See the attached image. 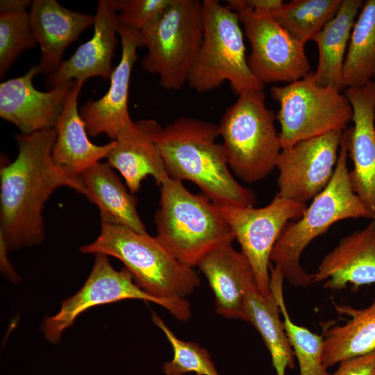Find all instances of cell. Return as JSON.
Masks as SVG:
<instances>
[{"mask_svg":"<svg viewBox=\"0 0 375 375\" xmlns=\"http://www.w3.org/2000/svg\"><path fill=\"white\" fill-rule=\"evenodd\" d=\"M218 124L180 117L162 127L156 143L170 178L194 183L215 204L254 206L255 193L233 177Z\"/></svg>","mask_w":375,"mask_h":375,"instance_id":"2","label":"cell"},{"mask_svg":"<svg viewBox=\"0 0 375 375\" xmlns=\"http://www.w3.org/2000/svg\"><path fill=\"white\" fill-rule=\"evenodd\" d=\"M84 82L74 81L55 126L56 140L52 149L53 162L75 178L107 158L116 142L93 144L78 108V98Z\"/></svg>","mask_w":375,"mask_h":375,"instance_id":"22","label":"cell"},{"mask_svg":"<svg viewBox=\"0 0 375 375\" xmlns=\"http://www.w3.org/2000/svg\"><path fill=\"white\" fill-rule=\"evenodd\" d=\"M312 276L313 283L326 280L324 288L331 290L375 283V219L341 239Z\"/></svg>","mask_w":375,"mask_h":375,"instance_id":"21","label":"cell"},{"mask_svg":"<svg viewBox=\"0 0 375 375\" xmlns=\"http://www.w3.org/2000/svg\"><path fill=\"white\" fill-rule=\"evenodd\" d=\"M348 141L349 131L345 129L330 182L312 199L301 218L285 226L272 250L270 262L294 286L306 287L313 283L312 274L304 270L300 259L314 239L344 219H375L352 190L347 167Z\"/></svg>","mask_w":375,"mask_h":375,"instance_id":"3","label":"cell"},{"mask_svg":"<svg viewBox=\"0 0 375 375\" xmlns=\"http://www.w3.org/2000/svg\"><path fill=\"white\" fill-rule=\"evenodd\" d=\"M353 109L348 128V156L353 162L349 179L353 192L375 217V81L345 89Z\"/></svg>","mask_w":375,"mask_h":375,"instance_id":"16","label":"cell"},{"mask_svg":"<svg viewBox=\"0 0 375 375\" xmlns=\"http://www.w3.org/2000/svg\"><path fill=\"white\" fill-rule=\"evenodd\" d=\"M85 197L98 208L101 223L147 233L137 210L138 200L107 162H99L80 176Z\"/></svg>","mask_w":375,"mask_h":375,"instance_id":"23","label":"cell"},{"mask_svg":"<svg viewBox=\"0 0 375 375\" xmlns=\"http://www.w3.org/2000/svg\"><path fill=\"white\" fill-rule=\"evenodd\" d=\"M120 9V1H99L92 37L50 74L47 83L51 88L74 81L85 82L95 76L110 79L113 71L112 58L118 42L117 12Z\"/></svg>","mask_w":375,"mask_h":375,"instance_id":"17","label":"cell"},{"mask_svg":"<svg viewBox=\"0 0 375 375\" xmlns=\"http://www.w3.org/2000/svg\"><path fill=\"white\" fill-rule=\"evenodd\" d=\"M197 267L214 294L217 313L226 318L244 320L246 296L257 284L244 253L228 244L206 255Z\"/></svg>","mask_w":375,"mask_h":375,"instance_id":"19","label":"cell"},{"mask_svg":"<svg viewBox=\"0 0 375 375\" xmlns=\"http://www.w3.org/2000/svg\"><path fill=\"white\" fill-rule=\"evenodd\" d=\"M331 375H375V351L341 361Z\"/></svg>","mask_w":375,"mask_h":375,"instance_id":"33","label":"cell"},{"mask_svg":"<svg viewBox=\"0 0 375 375\" xmlns=\"http://www.w3.org/2000/svg\"><path fill=\"white\" fill-rule=\"evenodd\" d=\"M270 94L280 105L276 119L282 149L331 131H344L353 118L345 95L317 85L312 72L285 86H273Z\"/></svg>","mask_w":375,"mask_h":375,"instance_id":"9","label":"cell"},{"mask_svg":"<svg viewBox=\"0 0 375 375\" xmlns=\"http://www.w3.org/2000/svg\"><path fill=\"white\" fill-rule=\"evenodd\" d=\"M335 308L338 313L350 319L343 325L333 326L324 331L322 363L326 369L375 351V299L362 309L338 304Z\"/></svg>","mask_w":375,"mask_h":375,"instance_id":"24","label":"cell"},{"mask_svg":"<svg viewBox=\"0 0 375 375\" xmlns=\"http://www.w3.org/2000/svg\"><path fill=\"white\" fill-rule=\"evenodd\" d=\"M32 1L29 0H1L0 13L16 12L26 10Z\"/></svg>","mask_w":375,"mask_h":375,"instance_id":"35","label":"cell"},{"mask_svg":"<svg viewBox=\"0 0 375 375\" xmlns=\"http://www.w3.org/2000/svg\"><path fill=\"white\" fill-rule=\"evenodd\" d=\"M126 299H140L155 303L165 308L176 319L185 322L191 316L187 299H162L142 290L126 269L117 270L108 256L96 254L92 271L83 287L62 303L60 311L46 319L42 330L46 339L58 342L62 333L83 312L96 306Z\"/></svg>","mask_w":375,"mask_h":375,"instance_id":"10","label":"cell"},{"mask_svg":"<svg viewBox=\"0 0 375 375\" xmlns=\"http://www.w3.org/2000/svg\"><path fill=\"white\" fill-rule=\"evenodd\" d=\"M281 0H228L226 6L236 13L245 11L272 13L278 9Z\"/></svg>","mask_w":375,"mask_h":375,"instance_id":"34","label":"cell"},{"mask_svg":"<svg viewBox=\"0 0 375 375\" xmlns=\"http://www.w3.org/2000/svg\"><path fill=\"white\" fill-rule=\"evenodd\" d=\"M343 0H292L269 15L294 38L305 44L314 40L336 15Z\"/></svg>","mask_w":375,"mask_h":375,"instance_id":"28","label":"cell"},{"mask_svg":"<svg viewBox=\"0 0 375 375\" xmlns=\"http://www.w3.org/2000/svg\"><path fill=\"white\" fill-rule=\"evenodd\" d=\"M203 31V1L174 0L158 19L140 30L141 46L147 49L141 60L143 69L158 75L164 89H181L197 59Z\"/></svg>","mask_w":375,"mask_h":375,"instance_id":"8","label":"cell"},{"mask_svg":"<svg viewBox=\"0 0 375 375\" xmlns=\"http://www.w3.org/2000/svg\"><path fill=\"white\" fill-rule=\"evenodd\" d=\"M217 205L253 269L258 289L263 295L269 294L270 257L274 247L285 226L301 217L306 204L276 194L269 204L261 208Z\"/></svg>","mask_w":375,"mask_h":375,"instance_id":"11","label":"cell"},{"mask_svg":"<svg viewBox=\"0 0 375 375\" xmlns=\"http://www.w3.org/2000/svg\"><path fill=\"white\" fill-rule=\"evenodd\" d=\"M37 44L26 10L0 13V77L4 76L21 53Z\"/></svg>","mask_w":375,"mask_h":375,"instance_id":"31","label":"cell"},{"mask_svg":"<svg viewBox=\"0 0 375 375\" xmlns=\"http://www.w3.org/2000/svg\"><path fill=\"white\" fill-rule=\"evenodd\" d=\"M152 322L163 332L173 350L172 360L162 368L167 375H184L194 372L197 375H219L210 354L199 344L179 339L156 313Z\"/></svg>","mask_w":375,"mask_h":375,"instance_id":"30","label":"cell"},{"mask_svg":"<svg viewBox=\"0 0 375 375\" xmlns=\"http://www.w3.org/2000/svg\"><path fill=\"white\" fill-rule=\"evenodd\" d=\"M362 4V0H343L336 15L315 38L319 61L313 77L317 85L342 91L345 51Z\"/></svg>","mask_w":375,"mask_h":375,"instance_id":"25","label":"cell"},{"mask_svg":"<svg viewBox=\"0 0 375 375\" xmlns=\"http://www.w3.org/2000/svg\"><path fill=\"white\" fill-rule=\"evenodd\" d=\"M284 279L278 269L270 267V288L276 296L286 334L299 362L300 375H331L322 363L323 336L294 324L289 315L283 298Z\"/></svg>","mask_w":375,"mask_h":375,"instance_id":"29","label":"cell"},{"mask_svg":"<svg viewBox=\"0 0 375 375\" xmlns=\"http://www.w3.org/2000/svg\"><path fill=\"white\" fill-rule=\"evenodd\" d=\"M375 78V0H367L354 24L344 58L342 90Z\"/></svg>","mask_w":375,"mask_h":375,"instance_id":"27","label":"cell"},{"mask_svg":"<svg viewBox=\"0 0 375 375\" xmlns=\"http://www.w3.org/2000/svg\"><path fill=\"white\" fill-rule=\"evenodd\" d=\"M56 138L55 128L16 135V158L1 162L0 238L8 250L42 241V211L56 190L67 187L86 195L81 178L71 176L53 162L51 152Z\"/></svg>","mask_w":375,"mask_h":375,"instance_id":"1","label":"cell"},{"mask_svg":"<svg viewBox=\"0 0 375 375\" xmlns=\"http://www.w3.org/2000/svg\"><path fill=\"white\" fill-rule=\"evenodd\" d=\"M39 73L38 65H33L24 75L0 84V116L22 134L55 128L73 83L40 91L33 84Z\"/></svg>","mask_w":375,"mask_h":375,"instance_id":"15","label":"cell"},{"mask_svg":"<svg viewBox=\"0 0 375 375\" xmlns=\"http://www.w3.org/2000/svg\"><path fill=\"white\" fill-rule=\"evenodd\" d=\"M374 121H375V106H374Z\"/></svg>","mask_w":375,"mask_h":375,"instance_id":"37","label":"cell"},{"mask_svg":"<svg viewBox=\"0 0 375 375\" xmlns=\"http://www.w3.org/2000/svg\"><path fill=\"white\" fill-rule=\"evenodd\" d=\"M117 32L122 56L110 78L109 88L102 97L88 101L79 110L90 136L105 134L112 140L133 122L128 110L129 85L137 50L142 47L140 31L119 23Z\"/></svg>","mask_w":375,"mask_h":375,"instance_id":"14","label":"cell"},{"mask_svg":"<svg viewBox=\"0 0 375 375\" xmlns=\"http://www.w3.org/2000/svg\"><path fill=\"white\" fill-rule=\"evenodd\" d=\"M244 321L251 324L262 336L271 357L276 375H285L287 367H294V353L283 322L280 307L273 290L263 295L253 287L246 296Z\"/></svg>","mask_w":375,"mask_h":375,"instance_id":"26","label":"cell"},{"mask_svg":"<svg viewBox=\"0 0 375 375\" xmlns=\"http://www.w3.org/2000/svg\"><path fill=\"white\" fill-rule=\"evenodd\" d=\"M202 42L188 84L198 93L228 81L238 95L263 90L251 72L238 15L217 0L203 1Z\"/></svg>","mask_w":375,"mask_h":375,"instance_id":"7","label":"cell"},{"mask_svg":"<svg viewBox=\"0 0 375 375\" xmlns=\"http://www.w3.org/2000/svg\"><path fill=\"white\" fill-rule=\"evenodd\" d=\"M80 251L119 260L135 283L158 299H186L200 285L194 268L178 260L156 236L147 233L101 223L99 236Z\"/></svg>","mask_w":375,"mask_h":375,"instance_id":"5","label":"cell"},{"mask_svg":"<svg viewBox=\"0 0 375 375\" xmlns=\"http://www.w3.org/2000/svg\"><path fill=\"white\" fill-rule=\"evenodd\" d=\"M162 128L152 119L132 122L119 134L107 157L106 162L120 173L133 194L147 176H152L158 186L169 177L156 143Z\"/></svg>","mask_w":375,"mask_h":375,"instance_id":"18","label":"cell"},{"mask_svg":"<svg viewBox=\"0 0 375 375\" xmlns=\"http://www.w3.org/2000/svg\"><path fill=\"white\" fill-rule=\"evenodd\" d=\"M174 0H123L119 23L139 31L158 19Z\"/></svg>","mask_w":375,"mask_h":375,"instance_id":"32","label":"cell"},{"mask_svg":"<svg viewBox=\"0 0 375 375\" xmlns=\"http://www.w3.org/2000/svg\"><path fill=\"white\" fill-rule=\"evenodd\" d=\"M159 187L156 237L178 260L194 268L212 251L232 244L231 227L207 197L192 193L182 181L170 177Z\"/></svg>","mask_w":375,"mask_h":375,"instance_id":"4","label":"cell"},{"mask_svg":"<svg viewBox=\"0 0 375 375\" xmlns=\"http://www.w3.org/2000/svg\"><path fill=\"white\" fill-rule=\"evenodd\" d=\"M276 119L263 90L239 94L221 118L219 135L228 166L246 183L260 181L276 168L282 149Z\"/></svg>","mask_w":375,"mask_h":375,"instance_id":"6","label":"cell"},{"mask_svg":"<svg viewBox=\"0 0 375 375\" xmlns=\"http://www.w3.org/2000/svg\"><path fill=\"white\" fill-rule=\"evenodd\" d=\"M344 131H331L282 149L276 162V195L306 204L320 193L333 175Z\"/></svg>","mask_w":375,"mask_h":375,"instance_id":"13","label":"cell"},{"mask_svg":"<svg viewBox=\"0 0 375 375\" xmlns=\"http://www.w3.org/2000/svg\"><path fill=\"white\" fill-rule=\"evenodd\" d=\"M29 17L41 50L40 72L49 75L60 66L67 47L94 22V16L69 10L55 0L32 1Z\"/></svg>","mask_w":375,"mask_h":375,"instance_id":"20","label":"cell"},{"mask_svg":"<svg viewBox=\"0 0 375 375\" xmlns=\"http://www.w3.org/2000/svg\"><path fill=\"white\" fill-rule=\"evenodd\" d=\"M250 45L249 69L262 84L301 79L310 74L305 44L294 38L269 13H237Z\"/></svg>","mask_w":375,"mask_h":375,"instance_id":"12","label":"cell"},{"mask_svg":"<svg viewBox=\"0 0 375 375\" xmlns=\"http://www.w3.org/2000/svg\"><path fill=\"white\" fill-rule=\"evenodd\" d=\"M8 249L2 238H0V255H1V267L2 272L8 277L15 280L18 278L17 274L13 269L8 258Z\"/></svg>","mask_w":375,"mask_h":375,"instance_id":"36","label":"cell"}]
</instances>
